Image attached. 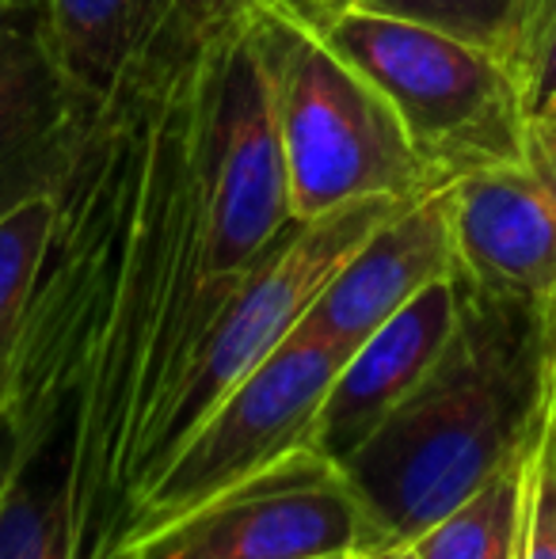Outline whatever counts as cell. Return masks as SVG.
<instances>
[{
    "mask_svg": "<svg viewBox=\"0 0 556 559\" xmlns=\"http://www.w3.org/2000/svg\"><path fill=\"white\" fill-rule=\"evenodd\" d=\"M202 76L206 46H141L54 191L0 442L61 495L76 559L127 548L164 412L245 278L210 271Z\"/></svg>",
    "mask_w": 556,
    "mask_h": 559,
    "instance_id": "obj_1",
    "label": "cell"
},
{
    "mask_svg": "<svg viewBox=\"0 0 556 559\" xmlns=\"http://www.w3.org/2000/svg\"><path fill=\"white\" fill-rule=\"evenodd\" d=\"M549 400L545 309L461 278V317L446 350L340 464L366 514V548L409 545L522 461Z\"/></svg>",
    "mask_w": 556,
    "mask_h": 559,
    "instance_id": "obj_2",
    "label": "cell"
},
{
    "mask_svg": "<svg viewBox=\"0 0 556 559\" xmlns=\"http://www.w3.org/2000/svg\"><path fill=\"white\" fill-rule=\"evenodd\" d=\"M271 84L294 222L363 199L438 191L393 104L328 43L297 0L240 8Z\"/></svg>",
    "mask_w": 556,
    "mask_h": 559,
    "instance_id": "obj_3",
    "label": "cell"
},
{
    "mask_svg": "<svg viewBox=\"0 0 556 559\" xmlns=\"http://www.w3.org/2000/svg\"><path fill=\"white\" fill-rule=\"evenodd\" d=\"M317 31L393 104L438 187L522 160L530 115L514 69L450 31L347 0H297Z\"/></svg>",
    "mask_w": 556,
    "mask_h": 559,
    "instance_id": "obj_4",
    "label": "cell"
},
{
    "mask_svg": "<svg viewBox=\"0 0 556 559\" xmlns=\"http://www.w3.org/2000/svg\"><path fill=\"white\" fill-rule=\"evenodd\" d=\"M347 346L297 324L168 456L130 518L127 545L225 487L312 445L320 404L347 361Z\"/></svg>",
    "mask_w": 556,
    "mask_h": 559,
    "instance_id": "obj_5",
    "label": "cell"
},
{
    "mask_svg": "<svg viewBox=\"0 0 556 559\" xmlns=\"http://www.w3.org/2000/svg\"><path fill=\"white\" fill-rule=\"evenodd\" d=\"M401 206L404 199H363L317 222H294L275 248L252 271H245L164 412L156 438V472L184 445V438L301 324V317L324 294L335 271L355 255L358 243Z\"/></svg>",
    "mask_w": 556,
    "mask_h": 559,
    "instance_id": "obj_6",
    "label": "cell"
},
{
    "mask_svg": "<svg viewBox=\"0 0 556 559\" xmlns=\"http://www.w3.org/2000/svg\"><path fill=\"white\" fill-rule=\"evenodd\" d=\"M199 168L210 271L245 274L294 228L279 118L245 15L206 43Z\"/></svg>",
    "mask_w": 556,
    "mask_h": 559,
    "instance_id": "obj_7",
    "label": "cell"
},
{
    "mask_svg": "<svg viewBox=\"0 0 556 559\" xmlns=\"http://www.w3.org/2000/svg\"><path fill=\"white\" fill-rule=\"evenodd\" d=\"M366 545V514L343 468L317 445H301L130 540L119 559H328Z\"/></svg>",
    "mask_w": 556,
    "mask_h": 559,
    "instance_id": "obj_8",
    "label": "cell"
},
{
    "mask_svg": "<svg viewBox=\"0 0 556 559\" xmlns=\"http://www.w3.org/2000/svg\"><path fill=\"white\" fill-rule=\"evenodd\" d=\"M458 271L488 294L556 305V126L530 122L522 160L450 183Z\"/></svg>",
    "mask_w": 556,
    "mask_h": 559,
    "instance_id": "obj_9",
    "label": "cell"
},
{
    "mask_svg": "<svg viewBox=\"0 0 556 559\" xmlns=\"http://www.w3.org/2000/svg\"><path fill=\"white\" fill-rule=\"evenodd\" d=\"M99 104L61 73L35 8L0 20V222L58 191Z\"/></svg>",
    "mask_w": 556,
    "mask_h": 559,
    "instance_id": "obj_10",
    "label": "cell"
},
{
    "mask_svg": "<svg viewBox=\"0 0 556 559\" xmlns=\"http://www.w3.org/2000/svg\"><path fill=\"white\" fill-rule=\"evenodd\" d=\"M450 274H458L453 194L438 187L404 202L358 243L301 317V328L355 350L430 282Z\"/></svg>",
    "mask_w": 556,
    "mask_h": 559,
    "instance_id": "obj_11",
    "label": "cell"
},
{
    "mask_svg": "<svg viewBox=\"0 0 556 559\" xmlns=\"http://www.w3.org/2000/svg\"><path fill=\"white\" fill-rule=\"evenodd\" d=\"M461 317V274L438 278L347 354L320 404L312 445L343 464L427 377Z\"/></svg>",
    "mask_w": 556,
    "mask_h": 559,
    "instance_id": "obj_12",
    "label": "cell"
},
{
    "mask_svg": "<svg viewBox=\"0 0 556 559\" xmlns=\"http://www.w3.org/2000/svg\"><path fill=\"white\" fill-rule=\"evenodd\" d=\"M168 0H35L61 73L92 104H104L161 23Z\"/></svg>",
    "mask_w": 556,
    "mask_h": 559,
    "instance_id": "obj_13",
    "label": "cell"
},
{
    "mask_svg": "<svg viewBox=\"0 0 556 559\" xmlns=\"http://www.w3.org/2000/svg\"><path fill=\"white\" fill-rule=\"evenodd\" d=\"M527 461L530 453L496 472L465 502H458L450 514L438 518L430 530H423L412 540L416 559H514L522 525V491H527Z\"/></svg>",
    "mask_w": 556,
    "mask_h": 559,
    "instance_id": "obj_14",
    "label": "cell"
},
{
    "mask_svg": "<svg viewBox=\"0 0 556 559\" xmlns=\"http://www.w3.org/2000/svg\"><path fill=\"white\" fill-rule=\"evenodd\" d=\"M374 12L404 15V20L427 23V27L450 31V35L476 43L504 58L519 76V61L530 46L545 0H347Z\"/></svg>",
    "mask_w": 556,
    "mask_h": 559,
    "instance_id": "obj_15",
    "label": "cell"
},
{
    "mask_svg": "<svg viewBox=\"0 0 556 559\" xmlns=\"http://www.w3.org/2000/svg\"><path fill=\"white\" fill-rule=\"evenodd\" d=\"M50 225L54 194L27 202L0 222V427H4L12 354L23 332V317H27L31 286H35L46 240H50Z\"/></svg>",
    "mask_w": 556,
    "mask_h": 559,
    "instance_id": "obj_16",
    "label": "cell"
},
{
    "mask_svg": "<svg viewBox=\"0 0 556 559\" xmlns=\"http://www.w3.org/2000/svg\"><path fill=\"white\" fill-rule=\"evenodd\" d=\"M0 559H76L66 502L50 484L8 479L0 495Z\"/></svg>",
    "mask_w": 556,
    "mask_h": 559,
    "instance_id": "obj_17",
    "label": "cell"
},
{
    "mask_svg": "<svg viewBox=\"0 0 556 559\" xmlns=\"http://www.w3.org/2000/svg\"><path fill=\"white\" fill-rule=\"evenodd\" d=\"M514 559H556V407L549 400L542 430L527 461L522 491V525Z\"/></svg>",
    "mask_w": 556,
    "mask_h": 559,
    "instance_id": "obj_18",
    "label": "cell"
},
{
    "mask_svg": "<svg viewBox=\"0 0 556 559\" xmlns=\"http://www.w3.org/2000/svg\"><path fill=\"white\" fill-rule=\"evenodd\" d=\"M240 8H245V0H168L149 43L176 53H191L206 46L225 23L237 20Z\"/></svg>",
    "mask_w": 556,
    "mask_h": 559,
    "instance_id": "obj_19",
    "label": "cell"
},
{
    "mask_svg": "<svg viewBox=\"0 0 556 559\" xmlns=\"http://www.w3.org/2000/svg\"><path fill=\"white\" fill-rule=\"evenodd\" d=\"M519 88L530 122H537L556 104V0H545L530 46L519 61Z\"/></svg>",
    "mask_w": 556,
    "mask_h": 559,
    "instance_id": "obj_20",
    "label": "cell"
},
{
    "mask_svg": "<svg viewBox=\"0 0 556 559\" xmlns=\"http://www.w3.org/2000/svg\"><path fill=\"white\" fill-rule=\"evenodd\" d=\"M351 559H416V552H412V540H409V545H381V548H366V552H355Z\"/></svg>",
    "mask_w": 556,
    "mask_h": 559,
    "instance_id": "obj_21",
    "label": "cell"
},
{
    "mask_svg": "<svg viewBox=\"0 0 556 559\" xmlns=\"http://www.w3.org/2000/svg\"><path fill=\"white\" fill-rule=\"evenodd\" d=\"M549 389H553V407H556V305L549 309Z\"/></svg>",
    "mask_w": 556,
    "mask_h": 559,
    "instance_id": "obj_22",
    "label": "cell"
},
{
    "mask_svg": "<svg viewBox=\"0 0 556 559\" xmlns=\"http://www.w3.org/2000/svg\"><path fill=\"white\" fill-rule=\"evenodd\" d=\"M8 479H12V453H8V445L0 442V495H4Z\"/></svg>",
    "mask_w": 556,
    "mask_h": 559,
    "instance_id": "obj_23",
    "label": "cell"
},
{
    "mask_svg": "<svg viewBox=\"0 0 556 559\" xmlns=\"http://www.w3.org/2000/svg\"><path fill=\"white\" fill-rule=\"evenodd\" d=\"M8 12H23V8H35V0H4Z\"/></svg>",
    "mask_w": 556,
    "mask_h": 559,
    "instance_id": "obj_24",
    "label": "cell"
},
{
    "mask_svg": "<svg viewBox=\"0 0 556 559\" xmlns=\"http://www.w3.org/2000/svg\"><path fill=\"white\" fill-rule=\"evenodd\" d=\"M537 122H549V126H556V104H553L549 111H545L542 118H537Z\"/></svg>",
    "mask_w": 556,
    "mask_h": 559,
    "instance_id": "obj_25",
    "label": "cell"
},
{
    "mask_svg": "<svg viewBox=\"0 0 556 559\" xmlns=\"http://www.w3.org/2000/svg\"><path fill=\"white\" fill-rule=\"evenodd\" d=\"M4 15H8V4H4V0H0V20H4Z\"/></svg>",
    "mask_w": 556,
    "mask_h": 559,
    "instance_id": "obj_26",
    "label": "cell"
},
{
    "mask_svg": "<svg viewBox=\"0 0 556 559\" xmlns=\"http://www.w3.org/2000/svg\"><path fill=\"white\" fill-rule=\"evenodd\" d=\"M328 559H351V556H328Z\"/></svg>",
    "mask_w": 556,
    "mask_h": 559,
    "instance_id": "obj_27",
    "label": "cell"
}]
</instances>
